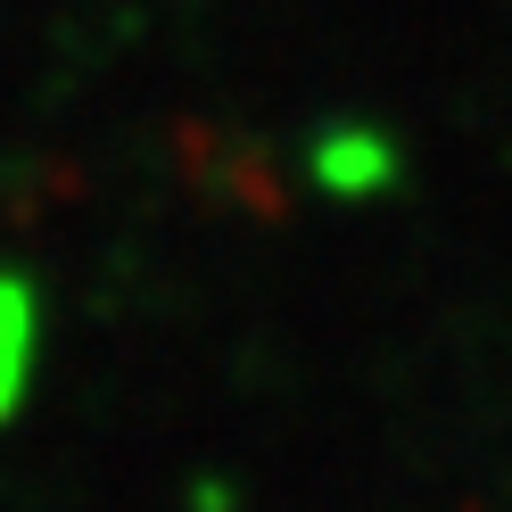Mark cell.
I'll list each match as a JSON object with an SVG mask.
<instances>
[{
  "label": "cell",
  "mask_w": 512,
  "mask_h": 512,
  "mask_svg": "<svg viewBox=\"0 0 512 512\" xmlns=\"http://www.w3.org/2000/svg\"><path fill=\"white\" fill-rule=\"evenodd\" d=\"M25 380H34V290L17 273H0V422L17 413Z\"/></svg>",
  "instance_id": "6da1fadb"
}]
</instances>
